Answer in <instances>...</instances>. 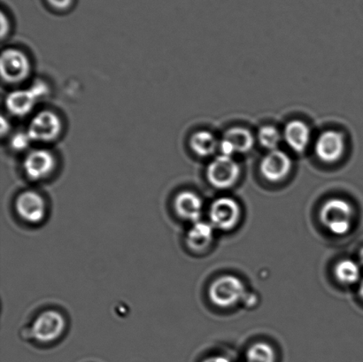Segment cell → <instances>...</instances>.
<instances>
[{
	"mask_svg": "<svg viewBox=\"0 0 363 362\" xmlns=\"http://www.w3.org/2000/svg\"><path fill=\"white\" fill-rule=\"evenodd\" d=\"M354 217V208L350 202L340 198L327 200L320 210L322 225L336 236L346 235L350 232Z\"/></svg>",
	"mask_w": 363,
	"mask_h": 362,
	"instance_id": "obj_1",
	"label": "cell"
},
{
	"mask_svg": "<svg viewBox=\"0 0 363 362\" xmlns=\"http://www.w3.org/2000/svg\"><path fill=\"white\" fill-rule=\"evenodd\" d=\"M72 1L73 0H48L50 5L58 10L69 9Z\"/></svg>",
	"mask_w": 363,
	"mask_h": 362,
	"instance_id": "obj_22",
	"label": "cell"
},
{
	"mask_svg": "<svg viewBox=\"0 0 363 362\" xmlns=\"http://www.w3.org/2000/svg\"><path fill=\"white\" fill-rule=\"evenodd\" d=\"M240 173V166L233 157L220 154L210 162L206 169V179L216 189L225 190L235 186Z\"/></svg>",
	"mask_w": 363,
	"mask_h": 362,
	"instance_id": "obj_5",
	"label": "cell"
},
{
	"mask_svg": "<svg viewBox=\"0 0 363 362\" xmlns=\"http://www.w3.org/2000/svg\"><path fill=\"white\" fill-rule=\"evenodd\" d=\"M2 80L6 84H17L27 79L31 63L26 53L17 48L4 50L0 59Z\"/></svg>",
	"mask_w": 363,
	"mask_h": 362,
	"instance_id": "obj_4",
	"label": "cell"
},
{
	"mask_svg": "<svg viewBox=\"0 0 363 362\" xmlns=\"http://www.w3.org/2000/svg\"><path fill=\"white\" fill-rule=\"evenodd\" d=\"M203 362H230L229 359L223 356H212L208 358Z\"/></svg>",
	"mask_w": 363,
	"mask_h": 362,
	"instance_id": "obj_24",
	"label": "cell"
},
{
	"mask_svg": "<svg viewBox=\"0 0 363 362\" xmlns=\"http://www.w3.org/2000/svg\"><path fill=\"white\" fill-rule=\"evenodd\" d=\"M65 329L66 320L63 315L56 310H48L35 319L31 333L38 342L50 343L59 339Z\"/></svg>",
	"mask_w": 363,
	"mask_h": 362,
	"instance_id": "obj_8",
	"label": "cell"
},
{
	"mask_svg": "<svg viewBox=\"0 0 363 362\" xmlns=\"http://www.w3.org/2000/svg\"><path fill=\"white\" fill-rule=\"evenodd\" d=\"M247 362H276V352L269 344L258 342L247 351Z\"/></svg>",
	"mask_w": 363,
	"mask_h": 362,
	"instance_id": "obj_19",
	"label": "cell"
},
{
	"mask_svg": "<svg viewBox=\"0 0 363 362\" xmlns=\"http://www.w3.org/2000/svg\"><path fill=\"white\" fill-rule=\"evenodd\" d=\"M359 264L363 267V248L360 251V254H359Z\"/></svg>",
	"mask_w": 363,
	"mask_h": 362,
	"instance_id": "obj_26",
	"label": "cell"
},
{
	"mask_svg": "<svg viewBox=\"0 0 363 362\" xmlns=\"http://www.w3.org/2000/svg\"><path fill=\"white\" fill-rule=\"evenodd\" d=\"M283 137L291 150L303 152L311 143V131L307 124L294 120L287 123Z\"/></svg>",
	"mask_w": 363,
	"mask_h": 362,
	"instance_id": "obj_15",
	"label": "cell"
},
{
	"mask_svg": "<svg viewBox=\"0 0 363 362\" xmlns=\"http://www.w3.org/2000/svg\"><path fill=\"white\" fill-rule=\"evenodd\" d=\"M215 230L210 222L199 221L194 223L187 232L188 247L196 251L206 250L213 242Z\"/></svg>",
	"mask_w": 363,
	"mask_h": 362,
	"instance_id": "obj_16",
	"label": "cell"
},
{
	"mask_svg": "<svg viewBox=\"0 0 363 362\" xmlns=\"http://www.w3.org/2000/svg\"><path fill=\"white\" fill-rule=\"evenodd\" d=\"M62 120L56 113L44 110L35 115L28 124L27 132L32 142L50 143L62 134Z\"/></svg>",
	"mask_w": 363,
	"mask_h": 362,
	"instance_id": "obj_6",
	"label": "cell"
},
{
	"mask_svg": "<svg viewBox=\"0 0 363 362\" xmlns=\"http://www.w3.org/2000/svg\"><path fill=\"white\" fill-rule=\"evenodd\" d=\"M190 147L199 157H209L219 149V141L209 131L201 130L191 137Z\"/></svg>",
	"mask_w": 363,
	"mask_h": 362,
	"instance_id": "obj_17",
	"label": "cell"
},
{
	"mask_svg": "<svg viewBox=\"0 0 363 362\" xmlns=\"http://www.w3.org/2000/svg\"><path fill=\"white\" fill-rule=\"evenodd\" d=\"M282 140V135L274 126H263L258 132V141L262 147L269 151L277 150Z\"/></svg>",
	"mask_w": 363,
	"mask_h": 362,
	"instance_id": "obj_20",
	"label": "cell"
},
{
	"mask_svg": "<svg viewBox=\"0 0 363 362\" xmlns=\"http://www.w3.org/2000/svg\"><path fill=\"white\" fill-rule=\"evenodd\" d=\"M255 137L245 128L234 127L224 133L219 141L220 154L233 157L237 154H245L252 150L255 145Z\"/></svg>",
	"mask_w": 363,
	"mask_h": 362,
	"instance_id": "obj_12",
	"label": "cell"
},
{
	"mask_svg": "<svg viewBox=\"0 0 363 362\" xmlns=\"http://www.w3.org/2000/svg\"><path fill=\"white\" fill-rule=\"evenodd\" d=\"M1 133L2 136H4V135L6 134V131L9 130V123H7V120L5 118H4V117H2L1 119Z\"/></svg>",
	"mask_w": 363,
	"mask_h": 362,
	"instance_id": "obj_25",
	"label": "cell"
},
{
	"mask_svg": "<svg viewBox=\"0 0 363 362\" xmlns=\"http://www.w3.org/2000/svg\"><path fill=\"white\" fill-rule=\"evenodd\" d=\"M293 162L286 152L280 150L270 151L262 159L259 169L263 177L269 182L279 183L291 173Z\"/></svg>",
	"mask_w": 363,
	"mask_h": 362,
	"instance_id": "obj_13",
	"label": "cell"
},
{
	"mask_svg": "<svg viewBox=\"0 0 363 362\" xmlns=\"http://www.w3.org/2000/svg\"><path fill=\"white\" fill-rule=\"evenodd\" d=\"M10 31V23L9 18H6V14L1 13V38H5L9 35Z\"/></svg>",
	"mask_w": 363,
	"mask_h": 362,
	"instance_id": "obj_23",
	"label": "cell"
},
{
	"mask_svg": "<svg viewBox=\"0 0 363 362\" xmlns=\"http://www.w3.org/2000/svg\"><path fill=\"white\" fill-rule=\"evenodd\" d=\"M359 294H360L363 300V279L361 281L360 286H359Z\"/></svg>",
	"mask_w": 363,
	"mask_h": 362,
	"instance_id": "obj_27",
	"label": "cell"
},
{
	"mask_svg": "<svg viewBox=\"0 0 363 362\" xmlns=\"http://www.w3.org/2000/svg\"><path fill=\"white\" fill-rule=\"evenodd\" d=\"M31 142V138L28 136L27 131H25V132H19L13 136L11 145L14 150L21 151L26 149Z\"/></svg>",
	"mask_w": 363,
	"mask_h": 362,
	"instance_id": "obj_21",
	"label": "cell"
},
{
	"mask_svg": "<svg viewBox=\"0 0 363 362\" xmlns=\"http://www.w3.org/2000/svg\"><path fill=\"white\" fill-rule=\"evenodd\" d=\"M241 216L240 204L233 198H217L210 205L209 222L216 230L228 232L235 228Z\"/></svg>",
	"mask_w": 363,
	"mask_h": 362,
	"instance_id": "obj_7",
	"label": "cell"
},
{
	"mask_svg": "<svg viewBox=\"0 0 363 362\" xmlns=\"http://www.w3.org/2000/svg\"><path fill=\"white\" fill-rule=\"evenodd\" d=\"M334 275L337 281L342 285H354L360 281L362 278L361 265L351 259H344L336 264Z\"/></svg>",
	"mask_w": 363,
	"mask_h": 362,
	"instance_id": "obj_18",
	"label": "cell"
},
{
	"mask_svg": "<svg viewBox=\"0 0 363 362\" xmlns=\"http://www.w3.org/2000/svg\"><path fill=\"white\" fill-rule=\"evenodd\" d=\"M16 209L20 217L31 225H38L45 218V198L34 191H26L21 193L16 198Z\"/></svg>",
	"mask_w": 363,
	"mask_h": 362,
	"instance_id": "obj_11",
	"label": "cell"
},
{
	"mask_svg": "<svg viewBox=\"0 0 363 362\" xmlns=\"http://www.w3.org/2000/svg\"><path fill=\"white\" fill-rule=\"evenodd\" d=\"M346 151L344 135L335 130H327L320 135L315 145L316 156L325 163L339 162Z\"/></svg>",
	"mask_w": 363,
	"mask_h": 362,
	"instance_id": "obj_10",
	"label": "cell"
},
{
	"mask_svg": "<svg viewBox=\"0 0 363 362\" xmlns=\"http://www.w3.org/2000/svg\"><path fill=\"white\" fill-rule=\"evenodd\" d=\"M211 302L223 308L236 306L247 297L243 282L235 276H223L211 283L208 290Z\"/></svg>",
	"mask_w": 363,
	"mask_h": 362,
	"instance_id": "obj_2",
	"label": "cell"
},
{
	"mask_svg": "<svg viewBox=\"0 0 363 362\" xmlns=\"http://www.w3.org/2000/svg\"><path fill=\"white\" fill-rule=\"evenodd\" d=\"M49 92L48 84L42 80L35 81L30 88L10 92L6 98V108L13 115H27Z\"/></svg>",
	"mask_w": 363,
	"mask_h": 362,
	"instance_id": "obj_3",
	"label": "cell"
},
{
	"mask_svg": "<svg viewBox=\"0 0 363 362\" xmlns=\"http://www.w3.org/2000/svg\"><path fill=\"white\" fill-rule=\"evenodd\" d=\"M174 208L179 217L184 221L195 223L201 221L203 211V201L197 193L184 191L177 195Z\"/></svg>",
	"mask_w": 363,
	"mask_h": 362,
	"instance_id": "obj_14",
	"label": "cell"
},
{
	"mask_svg": "<svg viewBox=\"0 0 363 362\" xmlns=\"http://www.w3.org/2000/svg\"><path fill=\"white\" fill-rule=\"evenodd\" d=\"M55 156L46 149L30 151L23 161L24 172L28 179L33 181L48 179L55 171Z\"/></svg>",
	"mask_w": 363,
	"mask_h": 362,
	"instance_id": "obj_9",
	"label": "cell"
}]
</instances>
